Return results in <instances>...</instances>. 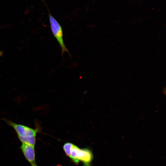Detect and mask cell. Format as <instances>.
<instances>
[{"instance_id":"6da1fadb","label":"cell","mask_w":166,"mask_h":166,"mask_svg":"<svg viewBox=\"0 0 166 166\" xmlns=\"http://www.w3.org/2000/svg\"><path fill=\"white\" fill-rule=\"evenodd\" d=\"M4 120L14 129L22 143L35 146L36 136L39 131V128H33L24 125L15 123L7 119H4Z\"/></svg>"},{"instance_id":"7a4b0ae2","label":"cell","mask_w":166,"mask_h":166,"mask_svg":"<svg viewBox=\"0 0 166 166\" xmlns=\"http://www.w3.org/2000/svg\"><path fill=\"white\" fill-rule=\"evenodd\" d=\"M49 17L51 31L61 48L62 55L66 52L68 53L70 56V54L64 42L63 32L61 26L49 11Z\"/></svg>"},{"instance_id":"3957f363","label":"cell","mask_w":166,"mask_h":166,"mask_svg":"<svg viewBox=\"0 0 166 166\" xmlns=\"http://www.w3.org/2000/svg\"><path fill=\"white\" fill-rule=\"evenodd\" d=\"M70 157L75 163H78L80 160L87 164L92 161L93 155L92 152L89 149H81L73 144Z\"/></svg>"},{"instance_id":"52a82bcc","label":"cell","mask_w":166,"mask_h":166,"mask_svg":"<svg viewBox=\"0 0 166 166\" xmlns=\"http://www.w3.org/2000/svg\"><path fill=\"white\" fill-rule=\"evenodd\" d=\"M2 53L0 51V56H1V55H2Z\"/></svg>"},{"instance_id":"8992f818","label":"cell","mask_w":166,"mask_h":166,"mask_svg":"<svg viewBox=\"0 0 166 166\" xmlns=\"http://www.w3.org/2000/svg\"><path fill=\"white\" fill-rule=\"evenodd\" d=\"M31 165L32 166H38L36 164L35 162L32 164Z\"/></svg>"},{"instance_id":"277c9868","label":"cell","mask_w":166,"mask_h":166,"mask_svg":"<svg viewBox=\"0 0 166 166\" xmlns=\"http://www.w3.org/2000/svg\"><path fill=\"white\" fill-rule=\"evenodd\" d=\"M34 146L24 143H22L20 146V148L24 156L31 164L35 162Z\"/></svg>"},{"instance_id":"5b68a950","label":"cell","mask_w":166,"mask_h":166,"mask_svg":"<svg viewBox=\"0 0 166 166\" xmlns=\"http://www.w3.org/2000/svg\"><path fill=\"white\" fill-rule=\"evenodd\" d=\"M73 144L71 143L67 142L65 143L63 146V149L68 156H70Z\"/></svg>"}]
</instances>
